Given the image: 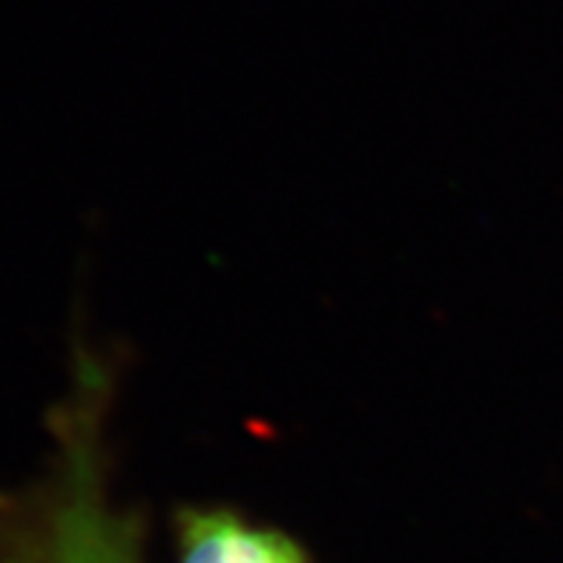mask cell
Segmentation results:
<instances>
[{"instance_id": "1", "label": "cell", "mask_w": 563, "mask_h": 563, "mask_svg": "<svg viewBox=\"0 0 563 563\" xmlns=\"http://www.w3.org/2000/svg\"><path fill=\"white\" fill-rule=\"evenodd\" d=\"M110 368L81 351L67 397L49 415L46 472L0 489V563H144L139 515L110 492Z\"/></svg>"}, {"instance_id": "2", "label": "cell", "mask_w": 563, "mask_h": 563, "mask_svg": "<svg viewBox=\"0 0 563 563\" xmlns=\"http://www.w3.org/2000/svg\"><path fill=\"white\" fill-rule=\"evenodd\" d=\"M178 563H305V555L288 534L233 511L190 509L178 520Z\"/></svg>"}]
</instances>
